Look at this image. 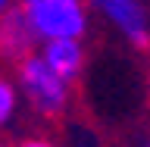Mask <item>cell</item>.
Returning a JSON list of instances; mask_svg holds the SVG:
<instances>
[{"mask_svg":"<svg viewBox=\"0 0 150 147\" xmlns=\"http://www.w3.org/2000/svg\"><path fill=\"white\" fill-rule=\"evenodd\" d=\"M9 9V0H0V13H6Z\"/></svg>","mask_w":150,"mask_h":147,"instance_id":"8","label":"cell"},{"mask_svg":"<svg viewBox=\"0 0 150 147\" xmlns=\"http://www.w3.org/2000/svg\"><path fill=\"white\" fill-rule=\"evenodd\" d=\"M147 147H150V141H147Z\"/></svg>","mask_w":150,"mask_h":147,"instance_id":"9","label":"cell"},{"mask_svg":"<svg viewBox=\"0 0 150 147\" xmlns=\"http://www.w3.org/2000/svg\"><path fill=\"white\" fill-rule=\"evenodd\" d=\"M0 147H3V144H0Z\"/></svg>","mask_w":150,"mask_h":147,"instance_id":"10","label":"cell"},{"mask_svg":"<svg viewBox=\"0 0 150 147\" xmlns=\"http://www.w3.org/2000/svg\"><path fill=\"white\" fill-rule=\"evenodd\" d=\"M41 60L47 63V69L63 78L66 85H72L84 69V50H81V41H47L44 50H41Z\"/></svg>","mask_w":150,"mask_h":147,"instance_id":"5","label":"cell"},{"mask_svg":"<svg viewBox=\"0 0 150 147\" xmlns=\"http://www.w3.org/2000/svg\"><path fill=\"white\" fill-rule=\"evenodd\" d=\"M38 41H81L88 31V13L81 0H19Z\"/></svg>","mask_w":150,"mask_h":147,"instance_id":"1","label":"cell"},{"mask_svg":"<svg viewBox=\"0 0 150 147\" xmlns=\"http://www.w3.org/2000/svg\"><path fill=\"white\" fill-rule=\"evenodd\" d=\"M16 103H19V91L9 78H0V129L16 116Z\"/></svg>","mask_w":150,"mask_h":147,"instance_id":"6","label":"cell"},{"mask_svg":"<svg viewBox=\"0 0 150 147\" xmlns=\"http://www.w3.org/2000/svg\"><path fill=\"white\" fill-rule=\"evenodd\" d=\"M35 44H38V35L19 6H9L6 13H0V60L22 63L25 56H31Z\"/></svg>","mask_w":150,"mask_h":147,"instance_id":"3","label":"cell"},{"mask_svg":"<svg viewBox=\"0 0 150 147\" xmlns=\"http://www.w3.org/2000/svg\"><path fill=\"white\" fill-rule=\"evenodd\" d=\"M19 147H56V144H50L44 138H25V141H19Z\"/></svg>","mask_w":150,"mask_h":147,"instance_id":"7","label":"cell"},{"mask_svg":"<svg viewBox=\"0 0 150 147\" xmlns=\"http://www.w3.org/2000/svg\"><path fill=\"white\" fill-rule=\"evenodd\" d=\"M91 3L134 47H147L150 44V25H147V13L141 6V0H91Z\"/></svg>","mask_w":150,"mask_h":147,"instance_id":"4","label":"cell"},{"mask_svg":"<svg viewBox=\"0 0 150 147\" xmlns=\"http://www.w3.org/2000/svg\"><path fill=\"white\" fill-rule=\"evenodd\" d=\"M19 91L28 97V103L41 116H59L69 103V85L56 78L38 53L19 63Z\"/></svg>","mask_w":150,"mask_h":147,"instance_id":"2","label":"cell"}]
</instances>
